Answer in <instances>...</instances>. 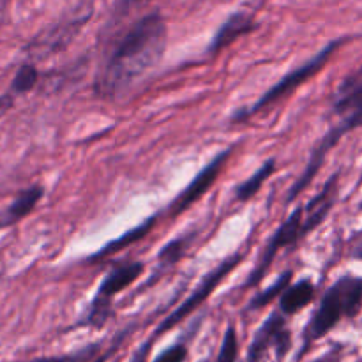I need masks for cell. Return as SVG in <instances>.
Segmentation results:
<instances>
[{
	"label": "cell",
	"mask_w": 362,
	"mask_h": 362,
	"mask_svg": "<svg viewBox=\"0 0 362 362\" xmlns=\"http://www.w3.org/2000/svg\"><path fill=\"white\" fill-rule=\"evenodd\" d=\"M257 28V21H255L253 14L244 13V11H237V13L230 14L225 20V23L218 28V32L212 37L211 45H209V53H219L221 49L228 48L230 45L240 39L243 35L250 34L251 30Z\"/></svg>",
	"instance_id": "10"
},
{
	"label": "cell",
	"mask_w": 362,
	"mask_h": 362,
	"mask_svg": "<svg viewBox=\"0 0 362 362\" xmlns=\"http://www.w3.org/2000/svg\"><path fill=\"white\" fill-rule=\"evenodd\" d=\"M151 345H152V339L151 341L145 343L141 349H138V352L134 354V357L131 359V362H147V356H148V350H151Z\"/></svg>",
	"instance_id": "24"
},
{
	"label": "cell",
	"mask_w": 362,
	"mask_h": 362,
	"mask_svg": "<svg viewBox=\"0 0 362 362\" xmlns=\"http://www.w3.org/2000/svg\"><path fill=\"white\" fill-rule=\"evenodd\" d=\"M14 103H16V95H14L11 90L0 94V119L6 117L7 113L14 108Z\"/></svg>",
	"instance_id": "23"
},
{
	"label": "cell",
	"mask_w": 362,
	"mask_h": 362,
	"mask_svg": "<svg viewBox=\"0 0 362 362\" xmlns=\"http://www.w3.org/2000/svg\"><path fill=\"white\" fill-rule=\"evenodd\" d=\"M156 225V216H152V218H148L147 221L141 223V225L134 226L133 230H129V232H126L124 235H120L119 239L112 240V243L106 244L105 247H103L99 253H95L94 257H92V260H98V258H103V257H108V255H115L119 253V251H122L124 247L131 246V244H134L136 240L144 239L145 235H147L148 232H151L152 228H154Z\"/></svg>",
	"instance_id": "15"
},
{
	"label": "cell",
	"mask_w": 362,
	"mask_h": 362,
	"mask_svg": "<svg viewBox=\"0 0 362 362\" xmlns=\"http://www.w3.org/2000/svg\"><path fill=\"white\" fill-rule=\"evenodd\" d=\"M9 2V0H0V9H4V7H6V4Z\"/></svg>",
	"instance_id": "25"
},
{
	"label": "cell",
	"mask_w": 362,
	"mask_h": 362,
	"mask_svg": "<svg viewBox=\"0 0 362 362\" xmlns=\"http://www.w3.org/2000/svg\"><path fill=\"white\" fill-rule=\"evenodd\" d=\"M362 306V279L341 278L325 292L306 331V341L324 338L343 317H356Z\"/></svg>",
	"instance_id": "2"
},
{
	"label": "cell",
	"mask_w": 362,
	"mask_h": 362,
	"mask_svg": "<svg viewBox=\"0 0 362 362\" xmlns=\"http://www.w3.org/2000/svg\"><path fill=\"white\" fill-rule=\"evenodd\" d=\"M42 194H45L42 186H30L20 191L16 198L4 211H0V230L11 228V226L18 225L21 219L27 218L34 211L35 205L41 202Z\"/></svg>",
	"instance_id": "11"
},
{
	"label": "cell",
	"mask_w": 362,
	"mask_h": 362,
	"mask_svg": "<svg viewBox=\"0 0 362 362\" xmlns=\"http://www.w3.org/2000/svg\"><path fill=\"white\" fill-rule=\"evenodd\" d=\"M87 16H76L71 20L60 21V23L53 25V27L46 28L41 34L35 35L27 46V55L32 59H46V57L53 55L59 49H64L74 35L78 34L83 23L87 21Z\"/></svg>",
	"instance_id": "7"
},
{
	"label": "cell",
	"mask_w": 362,
	"mask_h": 362,
	"mask_svg": "<svg viewBox=\"0 0 362 362\" xmlns=\"http://www.w3.org/2000/svg\"><path fill=\"white\" fill-rule=\"evenodd\" d=\"M274 170H276L274 159H269V161H265L264 165H262L260 168H258L257 172L250 177V179L244 180V182L237 187V200L239 202L251 200V198H253L255 194L260 191V187L264 186L265 180H267L269 177L274 173Z\"/></svg>",
	"instance_id": "16"
},
{
	"label": "cell",
	"mask_w": 362,
	"mask_h": 362,
	"mask_svg": "<svg viewBox=\"0 0 362 362\" xmlns=\"http://www.w3.org/2000/svg\"><path fill=\"white\" fill-rule=\"evenodd\" d=\"M144 269L145 265L141 264V262H131V264L119 265V267H115L113 271H110L108 274L105 276V279L101 281V285H99L98 296H95L90 315H88V324L95 325V327H101L110 315V300H112L117 293L133 285V283L141 276Z\"/></svg>",
	"instance_id": "5"
},
{
	"label": "cell",
	"mask_w": 362,
	"mask_h": 362,
	"mask_svg": "<svg viewBox=\"0 0 362 362\" xmlns=\"http://www.w3.org/2000/svg\"><path fill=\"white\" fill-rule=\"evenodd\" d=\"M290 278H292V272H290V271H286L285 274L279 276V279L274 283V285L269 286L267 290L260 292L257 297H255L253 300H251V304H250L251 310H260V308L267 306V304L271 303V300H274L276 297L281 296V293L285 292L286 288H288Z\"/></svg>",
	"instance_id": "18"
},
{
	"label": "cell",
	"mask_w": 362,
	"mask_h": 362,
	"mask_svg": "<svg viewBox=\"0 0 362 362\" xmlns=\"http://www.w3.org/2000/svg\"><path fill=\"white\" fill-rule=\"evenodd\" d=\"M336 113L350 131L362 126V83L346 85L336 101Z\"/></svg>",
	"instance_id": "13"
},
{
	"label": "cell",
	"mask_w": 362,
	"mask_h": 362,
	"mask_svg": "<svg viewBox=\"0 0 362 362\" xmlns=\"http://www.w3.org/2000/svg\"><path fill=\"white\" fill-rule=\"evenodd\" d=\"M237 354H239L237 332H235V329L230 325L225 332V338H223L221 350H219V356H218V362H235Z\"/></svg>",
	"instance_id": "20"
},
{
	"label": "cell",
	"mask_w": 362,
	"mask_h": 362,
	"mask_svg": "<svg viewBox=\"0 0 362 362\" xmlns=\"http://www.w3.org/2000/svg\"><path fill=\"white\" fill-rule=\"evenodd\" d=\"M315 297V286L310 279H300L296 285L288 286L285 292L281 293V300H279V310L283 315H293L306 308L308 304L313 300Z\"/></svg>",
	"instance_id": "14"
},
{
	"label": "cell",
	"mask_w": 362,
	"mask_h": 362,
	"mask_svg": "<svg viewBox=\"0 0 362 362\" xmlns=\"http://www.w3.org/2000/svg\"><path fill=\"white\" fill-rule=\"evenodd\" d=\"M99 350H101V345H90L78 350V352L74 354H67V356L39 357V359H32L25 362H92L99 356Z\"/></svg>",
	"instance_id": "19"
},
{
	"label": "cell",
	"mask_w": 362,
	"mask_h": 362,
	"mask_svg": "<svg viewBox=\"0 0 362 362\" xmlns=\"http://www.w3.org/2000/svg\"><path fill=\"white\" fill-rule=\"evenodd\" d=\"M166 48V23L159 13H148L115 39L95 78L101 98L117 99L129 90L161 60Z\"/></svg>",
	"instance_id": "1"
},
{
	"label": "cell",
	"mask_w": 362,
	"mask_h": 362,
	"mask_svg": "<svg viewBox=\"0 0 362 362\" xmlns=\"http://www.w3.org/2000/svg\"><path fill=\"white\" fill-rule=\"evenodd\" d=\"M228 158H230V151L219 152L211 163H207V165L198 172V175L187 184L186 189L180 191L179 197H177L175 202L172 204L173 214H182V212H186L194 202L200 200V198L211 189V186H214L216 179L219 177L221 170L225 168Z\"/></svg>",
	"instance_id": "8"
},
{
	"label": "cell",
	"mask_w": 362,
	"mask_h": 362,
	"mask_svg": "<svg viewBox=\"0 0 362 362\" xmlns=\"http://www.w3.org/2000/svg\"><path fill=\"white\" fill-rule=\"evenodd\" d=\"M341 45H343V39L329 42V45L325 46V48H322L317 55L311 57L310 60H306L303 66L296 67V69L290 71L288 74H285V76H283L278 83H274L267 92H264V94L258 98V101L253 103L250 108H246V110H243V112L237 113V115L233 117V120H244V119H247V117L257 115V113L264 112V110H267L269 106L274 105V103L285 99L286 95H290L293 90H297L300 85H304L306 81H310V78H313L318 71L324 69L325 64L331 60L332 53H334Z\"/></svg>",
	"instance_id": "3"
},
{
	"label": "cell",
	"mask_w": 362,
	"mask_h": 362,
	"mask_svg": "<svg viewBox=\"0 0 362 362\" xmlns=\"http://www.w3.org/2000/svg\"><path fill=\"white\" fill-rule=\"evenodd\" d=\"M271 346L276 349L278 359H283V357L286 356V352L290 350V346H292L285 318L279 313H272L271 317L265 320V324L262 325L260 331L257 332V336H255L253 343H251L250 346V361L258 362Z\"/></svg>",
	"instance_id": "9"
},
{
	"label": "cell",
	"mask_w": 362,
	"mask_h": 362,
	"mask_svg": "<svg viewBox=\"0 0 362 362\" xmlns=\"http://www.w3.org/2000/svg\"><path fill=\"white\" fill-rule=\"evenodd\" d=\"M187 357V346L182 343H177V345L170 346L168 350H165L163 354H159L158 359L154 362H184Z\"/></svg>",
	"instance_id": "22"
},
{
	"label": "cell",
	"mask_w": 362,
	"mask_h": 362,
	"mask_svg": "<svg viewBox=\"0 0 362 362\" xmlns=\"http://www.w3.org/2000/svg\"><path fill=\"white\" fill-rule=\"evenodd\" d=\"M240 260H243V255H233V257L226 258L225 262H221V264H219L218 267L211 272V274L205 276V278L202 279L200 285H198V288L194 290V292L191 293V296L187 297V299L184 300V303L180 304V306L177 308L172 315H168V317H166L165 320L159 324V327L156 329V332L152 334V339L159 338V336L165 334V332L172 331L177 324H180L184 318H187L194 310H198V308H200L202 304H204L205 300L212 296V292L218 288L219 283H221L223 279H225L226 276H228L230 272H232L233 269L239 265Z\"/></svg>",
	"instance_id": "4"
},
{
	"label": "cell",
	"mask_w": 362,
	"mask_h": 362,
	"mask_svg": "<svg viewBox=\"0 0 362 362\" xmlns=\"http://www.w3.org/2000/svg\"><path fill=\"white\" fill-rule=\"evenodd\" d=\"M336 197V175L329 179V182L325 184L324 189L317 194L315 198H311L310 204L304 207V218H303V237L306 233L313 232L318 225L325 219V216L331 211L332 204H334Z\"/></svg>",
	"instance_id": "12"
},
{
	"label": "cell",
	"mask_w": 362,
	"mask_h": 362,
	"mask_svg": "<svg viewBox=\"0 0 362 362\" xmlns=\"http://www.w3.org/2000/svg\"><path fill=\"white\" fill-rule=\"evenodd\" d=\"M37 81L39 71L35 69L34 64H21L16 73H14L9 90L18 98V95L30 92L37 85Z\"/></svg>",
	"instance_id": "17"
},
{
	"label": "cell",
	"mask_w": 362,
	"mask_h": 362,
	"mask_svg": "<svg viewBox=\"0 0 362 362\" xmlns=\"http://www.w3.org/2000/svg\"><path fill=\"white\" fill-rule=\"evenodd\" d=\"M187 239H177L173 243H170L168 246L163 247V251L159 253V260H161L163 265H172L179 260L184 255V250L187 247Z\"/></svg>",
	"instance_id": "21"
},
{
	"label": "cell",
	"mask_w": 362,
	"mask_h": 362,
	"mask_svg": "<svg viewBox=\"0 0 362 362\" xmlns=\"http://www.w3.org/2000/svg\"><path fill=\"white\" fill-rule=\"evenodd\" d=\"M303 218H304V207H297L296 211L290 214V218L279 226L274 232V235L269 240V246L265 247L264 258H262L260 265L257 267V271L250 276L247 279V286H255L265 278V274L271 269L272 262H274L278 251H281L283 247L293 246L297 240L303 237Z\"/></svg>",
	"instance_id": "6"
},
{
	"label": "cell",
	"mask_w": 362,
	"mask_h": 362,
	"mask_svg": "<svg viewBox=\"0 0 362 362\" xmlns=\"http://www.w3.org/2000/svg\"><path fill=\"white\" fill-rule=\"evenodd\" d=\"M315 362H327L325 359H320V361H315Z\"/></svg>",
	"instance_id": "26"
},
{
	"label": "cell",
	"mask_w": 362,
	"mask_h": 362,
	"mask_svg": "<svg viewBox=\"0 0 362 362\" xmlns=\"http://www.w3.org/2000/svg\"><path fill=\"white\" fill-rule=\"evenodd\" d=\"M202 362H209V361H202Z\"/></svg>",
	"instance_id": "27"
},
{
	"label": "cell",
	"mask_w": 362,
	"mask_h": 362,
	"mask_svg": "<svg viewBox=\"0 0 362 362\" xmlns=\"http://www.w3.org/2000/svg\"><path fill=\"white\" fill-rule=\"evenodd\" d=\"M258 362H260V361H258Z\"/></svg>",
	"instance_id": "28"
}]
</instances>
